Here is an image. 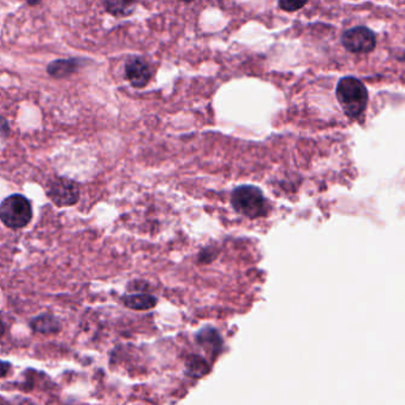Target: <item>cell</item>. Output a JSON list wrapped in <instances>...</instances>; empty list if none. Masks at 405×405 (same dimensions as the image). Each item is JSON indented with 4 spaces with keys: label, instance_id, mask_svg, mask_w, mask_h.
Returning a JSON list of instances; mask_svg holds the SVG:
<instances>
[{
    "label": "cell",
    "instance_id": "6da1fadb",
    "mask_svg": "<svg viewBox=\"0 0 405 405\" xmlns=\"http://www.w3.org/2000/svg\"><path fill=\"white\" fill-rule=\"evenodd\" d=\"M337 99L341 109L349 118H358L364 112L369 101L365 84L356 77H342L337 86Z\"/></svg>",
    "mask_w": 405,
    "mask_h": 405
},
{
    "label": "cell",
    "instance_id": "7a4b0ae2",
    "mask_svg": "<svg viewBox=\"0 0 405 405\" xmlns=\"http://www.w3.org/2000/svg\"><path fill=\"white\" fill-rule=\"evenodd\" d=\"M233 208L250 219L266 215V201L261 189L253 185H240L233 190L231 197Z\"/></svg>",
    "mask_w": 405,
    "mask_h": 405
},
{
    "label": "cell",
    "instance_id": "3957f363",
    "mask_svg": "<svg viewBox=\"0 0 405 405\" xmlns=\"http://www.w3.org/2000/svg\"><path fill=\"white\" fill-rule=\"evenodd\" d=\"M33 219L31 204L26 197L15 194L0 204V220L10 229H23Z\"/></svg>",
    "mask_w": 405,
    "mask_h": 405
},
{
    "label": "cell",
    "instance_id": "277c9868",
    "mask_svg": "<svg viewBox=\"0 0 405 405\" xmlns=\"http://www.w3.org/2000/svg\"><path fill=\"white\" fill-rule=\"evenodd\" d=\"M48 197L59 207H69L80 199V189L74 181L56 177L49 182Z\"/></svg>",
    "mask_w": 405,
    "mask_h": 405
},
{
    "label": "cell",
    "instance_id": "5b68a950",
    "mask_svg": "<svg viewBox=\"0 0 405 405\" xmlns=\"http://www.w3.org/2000/svg\"><path fill=\"white\" fill-rule=\"evenodd\" d=\"M377 40L372 30L366 26H354L342 35V45L354 54H367L376 47Z\"/></svg>",
    "mask_w": 405,
    "mask_h": 405
},
{
    "label": "cell",
    "instance_id": "8992f818",
    "mask_svg": "<svg viewBox=\"0 0 405 405\" xmlns=\"http://www.w3.org/2000/svg\"><path fill=\"white\" fill-rule=\"evenodd\" d=\"M125 75H126V79L130 81V84L136 89H143L151 79V72H150L148 63L139 57L131 59L126 63Z\"/></svg>",
    "mask_w": 405,
    "mask_h": 405
},
{
    "label": "cell",
    "instance_id": "52a82bcc",
    "mask_svg": "<svg viewBox=\"0 0 405 405\" xmlns=\"http://www.w3.org/2000/svg\"><path fill=\"white\" fill-rule=\"evenodd\" d=\"M124 305L135 310H150L157 305L156 297L148 293H133L123 298Z\"/></svg>",
    "mask_w": 405,
    "mask_h": 405
},
{
    "label": "cell",
    "instance_id": "ba28073f",
    "mask_svg": "<svg viewBox=\"0 0 405 405\" xmlns=\"http://www.w3.org/2000/svg\"><path fill=\"white\" fill-rule=\"evenodd\" d=\"M31 327L35 332H38V333H56L57 330L60 329V322L56 317L45 314V315L35 317L31 321Z\"/></svg>",
    "mask_w": 405,
    "mask_h": 405
},
{
    "label": "cell",
    "instance_id": "9c48e42d",
    "mask_svg": "<svg viewBox=\"0 0 405 405\" xmlns=\"http://www.w3.org/2000/svg\"><path fill=\"white\" fill-rule=\"evenodd\" d=\"M79 67V62L75 59L72 60H57L48 66L49 74L54 77H66L72 74Z\"/></svg>",
    "mask_w": 405,
    "mask_h": 405
},
{
    "label": "cell",
    "instance_id": "30bf717a",
    "mask_svg": "<svg viewBox=\"0 0 405 405\" xmlns=\"http://www.w3.org/2000/svg\"><path fill=\"white\" fill-rule=\"evenodd\" d=\"M197 342L200 345L205 346L206 349H211L213 352H215V349H220V335L214 329H202L200 333L197 334Z\"/></svg>",
    "mask_w": 405,
    "mask_h": 405
},
{
    "label": "cell",
    "instance_id": "8fae6325",
    "mask_svg": "<svg viewBox=\"0 0 405 405\" xmlns=\"http://www.w3.org/2000/svg\"><path fill=\"white\" fill-rule=\"evenodd\" d=\"M187 372L190 377L200 378L208 372V365L202 358L193 357L187 364Z\"/></svg>",
    "mask_w": 405,
    "mask_h": 405
},
{
    "label": "cell",
    "instance_id": "7c38bea8",
    "mask_svg": "<svg viewBox=\"0 0 405 405\" xmlns=\"http://www.w3.org/2000/svg\"><path fill=\"white\" fill-rule=\"evenodd\" d=\"M133 6H135L133 3H123V1L105 3V8L107 10V13L116 17L129 16L130 13L133 11Z\"/></svg>",
    "mask_w": 405,
    "mask_h": 405
},
{
    "label": "cell",
    "instance_id": "4fadbf2b",
    "mask_svg": "<svg viewBox=\"0 0 405 405\" xmlns=\"http://www.w3.org/2000/svg\"><path fill=\"white\" fill-rule=\"evenodd\" d=\"M305 4H307V1H303V3L301 1H280L278 6L286 13H295L297 10L303 8Z\"/></svg>",
    "mask_w": 405,
    "mask_h": 405
},
{
    "label": "cell",
    "instance_id": "5bb4252c",
    "mask_svg": "<svg viewBox=\"0 0 405 405\" xmlns=\"http://www.w3.org/2000/svg\"><path fill=\"white\" fill-rule=\"evenodd\" d=\"M10 367H11L10 362H8V361L0 360V378L6 376V373L8 372Z\"/></svg>",
    "mask_w": 405,
    "mask_h": 405
},
{
    "label": "cell",
    "instance_id": "9a60e30c",
    "mask_svg": "<svg viewBox=\"0 0 405 405\" xmlns=\"http://www.w3.org/2000/svg\"><path fill=\"white\" fill-rule=\"evenodd\" d=\"M5 334V323L1 319H0V337H3Z\"/></svg>",
    "mask_w": 405,
    "mask_h": 405
}]
</instances>
